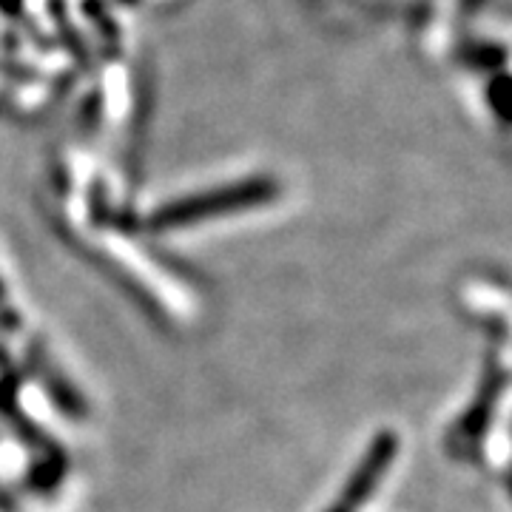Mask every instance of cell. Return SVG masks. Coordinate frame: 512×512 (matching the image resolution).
Wrapping results in <instances>:
<instances>
[{
    "label": "cell",
    "instance_id": "3",
    "mask_svg": "<svg viewBox=\"0 0 512 512\" xmlns=\"http://www.w3.org/2000/svg\"><path fill=\"white\" fill-rule=\"evenodd\" d=\"M3 296H6V288H3V279H0V302H3Z\"/></svg>",
    "mask_w": 512,
    "mask_h": 512
},
{
    "label": "cell",
    "instance_id": "2",
    "mask_svg": "<svg viewBox=\"0 0 512 512\" xmlns=\"http://www.w3.org/2000/svg\"><path fill=\"white\" fill-rule=\"evenodd\" d=\"M399 453V439L396 433L382 430L379 436H373V441L367 444L365 456L359 458V464L353 467V473L345 481L339 498L330 504L325 512H359L370 501V495L379 490V484L387 476L393 458Z\"/></svg>",
    "mask_w": 512,
    "mask_h": 512
},
{
    "label": "cell",
    "instance_id": "1",
    "mask_svg": "<svg viewBox=\"0 0 512 512\" xmlns=\"http://www.w3.org/2000/svg\"><path fill=\"white\" fill-rule=\"evenodd\" d=\"M276 197H279V185L271 177H248L239 183L220 185V188L202 191L194 197L168 202L151 214L148 225H151V231H177V228L217 220L225 214L251 211V208L274 202Z\"/></svg>",
    "mask_w": 512,
    "mask_h": 512
}]
</instances>
